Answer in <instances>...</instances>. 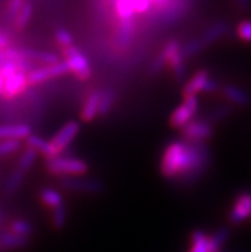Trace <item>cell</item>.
<instances>
[{
	"instance_id": "cell-1",
	"label": "cell",
	"mask_w": 251,
	"mask_h": 252,
	"mask_svg": "<svg viewBox=\"0 0 251 252\" xmlns=\"http://www.w3.org/2000/svg\"><path fill=\"white\" fill-rule=\"evenodd\" d=\"M212 154L207 144H191L183 140L167 145L160 159V174L166 179H177L190 185L207 172Z\"/></svg>"
},
{
	"instance_id": "cell-2",
	"label": "cell",
	"mask_w": 251,
	"mask_h": 252,
	"mask_svg": "<svg viewBox=\"0 0 251 252\" xmlns=\"http://www.w3.org/2000/svg\"><path fill=\"white\" fill-rule=\"evenodd\" d=\"M45 169L49 174L58 178H71L86 176L89 172V164L81 158L68 157L62 154L46 160Z\"/></svg>"
},
{
	"instance_id": "cell-3",
	"label": "cell",
	"mask_w": 251,
	"mask_h": 252,
	"mask_svg": "<svg viewBox=\"0 0 251 252\" xmlns=\"http://www.w3.org/2000/svg\"><path fill=\"white\" fill-rule=\"evenodd\" d=\"M62 57L63 62L67 64L68 72L73 74L77 80L81 82H86L91 78L92 68L89 58L76 45H72L70 48L62 49Z\"/></svg>"
},
{
	"instance_id": "cell-4",
	"label": "cell",
	"mask_w": 251,
	"mask_h": 252,
	"mask_svg": "<svg viewBox=\"0 0 251 252\" xmlns=\"http://www.w3.org/2000/svg\"><path fill=\"white\" fill-rule=\"evenodd\" d=\"M68 73L70 72H68L67 64L63 61L57 64H51V65H38L27 73V86L29 89L30 87H37L42 83L61 78Z\"/></svg>"
},
{
	"instance_id": "cell-5",
	"label": "cell",
	"mask_w": 251,
	"mask_h": 252,
	"mask_svg": "<svg viewBox=\"0 0 251 252\" xmlns=\"http://www.w3.org/2000/svg\"><path fill=\"white\" fill-rule=\"evenodd\" d=\"M80 131L81 126L78 122L70 121L67 122V123H64V125L58 129L57 133L51 137V140L49 141L53 158L58 157V155H62V154L64 153V150H66V149L73 142L74 138L78 136Z\"/></svg>"
},
{
	"instance_id": "cell-6",
	"label": "cell",
	"mask_w": 251,
	"mask_h": 252,
	"mask_svg": "<svg viewBox=\"0 0 251 252\" xmlns=\"http://www.w3.org/2000/svg\"><path fill=\"white\" fill-rule=\"evenodd\" d=\"M166 58L167 67L175 76L177 82H182L186 77V61L181 51V44L177 40H171L166 44L162 50Z\"/></svg>"
},
{
	"instance_id": "cell-7",
	"label": "cell",
	"mask_w": 251,
	"mask_h": 252,
	"mask_svg": "<svg viewBox=\"0 0 251 252\" xmlns=\"http://www.w3.org/2000/svg\"><path fill=\"white\" fill-rule=\"evenodd\" d=\"M197 110H199L197 96L183 97V101L172 112L171 117H169V126L175 129H181L192 119H195Z\"/></svg>"
},
{
	"instance_id": "cell-8",
	"label": "cell",
	"mask_w": 251,
	"mask_h": 252,
	"mask_svg": "<svg viewBox=\"0 0 251 252\" xmlns=\"http://www.w3.org/2000/svg\"><path fill=\"white\" fill-rule=\"evenodd\" d=\"M214 128L205 119H192L181 128L183 141L191 144H205V141L213 137Z\"/></svg>"
},
{
	"instance_id": "cell-9",
	"label": "cell",
	"mask_w": 251,
	"mask_h": 252,
	"mask_svg": "<svg viewBox=\"0 0 251 252\" xmlns=\"http://www.w3.org/2000/svg\"><path fill=\"white\" fill-rule=\"evenodd\" d=\"M136 19L118 21L113 33V44L118 51H127L136 35Z\"/></svg>"
},
{
	"instance_id": "cell-10",
	"label": "cell",
	"mask_w": 251,
	"mask_h": 252,
	"mask_svg": "<svg viewBox=\"0 0 251 252\" xmlns=\"http://www.w3.org/2000/svg\"><path fill=\"white\" fill-rule=\"evenodd\" d=\"M61 186L67 191L90 193V195L99 193V192H102L104 189V185L99 179L86 178L85 176L61 178Z\"/></svg>"
},
{
	"instance_id": "cell-11",
	"label": "cell",
	"mask_w": 251,
	"mask_h": 252,
	"mask_svg": "<svg viewBox=\"0 0 251 252\" xmlns=\"http://www.w3.org/2000/svg\"><path fill=\"white\" fill-rule=\"evenodd\" d=\"M251 218V191L241 192L233 201L228 213V220L232 225H240Z\"/></svg>"
},
{
	"instance_id": "cell-12",
	"label": "cell",
	"mask_w": 251,
	"mask_h": 252,
	"mask_svg": "<svg viewBox=\"0 0 251 252\" xmlns=\"http://www.w3.org/2000/svg\"><path fill=\"white\" fill-rule=\"evenodd\" d=\"M27 89H29V86H27V73L22 72V70H18L17 73L4 80L3 90H1L0 95L4 100H14L18 96L23 95L27 91Z\"/></svg>"
},
{
	"instance_id": "cell-13",
	"label": "cell",
	"mask_w": 251,
	"mask_h": 252,
	"mask_svg": "<svg viewBox=\"0 0 251 252\" xmlns=\"http://www.w3.org/2000/svg\"><path fill=\"white\" fill-rule=\"evenodd\" d=\"M32 127L27 123H4L0 125V141H25L31 136Z\"/></svg>"
},
{
	"instance_id": "cell-14",
	"label": "cell",
	"mask_w": 251,
	"mask_h": 252,
	"mask_svg": "<svg viewBox=\"0 0 251 252\" xmlns=\"http://www.w3.org/2000/svg\"><path fill=\"white\" fill-rule=\"evenodd\" d=\"M102 90H91L89 95L86 96L80 112L81 121L85 123H91L99 117V101H100Z\"/></svg>"
},
{
	"instance_id": "cell-15",
	"label": "cell",
	"mask_w": 251,
	"mask_h": 252,
	"mask_svg": "<svg viewBox=\"0 0 251 252\" xmlns=\"http://www.w3.org/2000/svg\"><path fill=\"white\" fill-rule=\"evenodd\" d=\"M210 73L207 69L197 70L194 76L183 85L182 89V97H188V96H197L199 94L204 93L205 85L209 81Z\"/></svg>"
},
{
	"instance_id": "cell-16",
	"label": "cell",
	"mask_w": 251,
	"mask_h": 252,
	"mask_svg": "<svg viewBox=\"0 0 251 252\" xmlns=\"http://www.w3.org/2000/svg\"><path fill=\"white\" fill-rule=\"evenodd\" d=\"M223 97L229 102V105L249 106L251 102V97L245 90L240 89L235 85H226L220 89Z\"/></svg>"
},
{
	"instance_id": "cell-17",
	"label": "cell",
	"mask_w": 251,
	"mask_h": 252,
	"mask_svg": "<svg viewBox=\"0 0 251 252\" xmlns=\"http://www.w3.org/2000/svg\"><path fill=\"white\" fill-rule=\"evenodd\" d=\"M227 32H228V23L224 21H216L213 25H210L199 38L203 42L204 48H207V46L215 44L223 36H226Z\"/></svg>"
},
{
	"instance_id": "cell-18",
	"label": "cell",
	"mask_w": 251,
	"mask_h": 252,
	"mask_svg": "<svg viewBox=\"0 0 251 252\" xmlns=\"http://www.w3.org/2000/svg\"><path fill=\"white\" fill-rule=\"evenodd\" d=\"M38 200L45 209L51 211L64 205L62 193L53 187H44L38 193Z\"/></svg>"
},
{
	"instance_id": "cell-19",
	"label": "cell",
	"mask_w": 251,
	"mask_h": 252,
	"mask_svg": "<svg viewBox=\"0 0 251 252\" xmlns=\"http://www.w3.org/2000/svg\"><path fill=\"white\" fill-rule=\"evenodd\" d=\"M30 242V238L17 236L12 232H4L0 234V251H14L25 249Z\"/></svg>"
},
{
	"instance_id": "cell-20",
	"label": "cell",
	"mask_w": 251,
	"mask_h": 252,
	"mask_svg": "<svg viewBox=\"0 0 251 252\" xmlns=\"http://www.w3.org/2000/svg\"><path fill=\"white\" fill-rule=\"evenodd\" d=\"M26 147H30L32 150H35L38 155H42L45 159H51L53 158V154H51L50 144H49L48 140H45L42 136L40 134L32 133L31 136L25 140Z\"/></svg>"
},
{
	"instance_id": "cell-21",
	"label": "cell",
	"mask_w": 251,
	"mask_h": 252,
	"mask_svg": "<svg viewBox=\"0 0 251 252\" xmlns=\"http://www.w3.org/2000/svg\"><path fill=\"white\" fill-rule=\"evenodd\" d=\"M34 12H35V8H34V4L31 1H27L26 0L23 3L22 8L19 10V13L17 14V17L13 21V27L16 31H23V30L29 26V23L31 22L32 17H34Z\"/></svg>"
},
{
	"instance_id": "cell-22",
	"label": "cell",
	"mask_w": 251,
	"mask_h": 252,
	"mask_svg": "<svg viewBox=\"0 0 251 252\" xmlns=\"http://www.w3.org/2000/svg\"><path fill=\"white\" fill-rule=\"evenodd\" d=\"M115 16L118 21L136 19V13L134 8V0H114L113 1Z\"/></svg>"
},
{
	"instance_id": "cell-23",
	"label": "cell",
	"mask_w": 251,
	"mask_h": 252,
	"mask_svg": "<svg viewBox=\"0 0 251 252\" xmlns=\"http://www.w3.org/2000/svg\"><path fill=\"white\" fill-rule=\"evenodd\" d=\"M117 100V94L114 90L104 89L100 94V101H99V117H107L111 112Z\"/></svg>"
},
{
	"instance_id": "cell-24",
	"label": "cell",
	"mask_w": 251,
	"mask_h": 252,
	"mask_svg": "<svg viewBox=\"0 0 251 252\" xmlns=\"http://www.w3.org/2000/svg\"><path fill=\"white\" fill-rule=\"evenodd\" d=\"M26 174L23 170L18 169V168H14L12 173L9 174L8 179H6L5 185H4V192H5V195H14L17 191L19 189V187L23 185L26 178Z\"/></svg>"
},
{
	"instance_id": "cell-25",
	"label": "cell",
	"mask_w": 251,
	"mask_h": 252,
	"mask_svg": "<svg viewBox=\"0 0 251 252\" xmlns=\"http://www.w3.org/2000/svg\"><path fill=\"white\" fill-rule=\"evenodd\" d=\"M229 230L219 229L213 234H208V249L209 252L222 251V246L228 241Z\"/></svg>"
},
{
	"instance_id": "cell-26",
	"label": "cell",
	"mask_w": 251,
	"mask_h": 252,
	"mask_svg": "<svg viewBox=\"0 0 251 252\" xmlns=\"http://www.w3.org/2000/svg\"><path fill=\"white\" fill-rule=\"evenodd\" d=\"M9 232L17 236L30 238V236L34 233V225L26 219H14L9 224Z\"/></svg>"
},
{
	"instance_id": "cell-27",
	"label": "cell",
	"mask_w": 251,
	"mask_h": 252,
	"mask_svg": "<svg viewBox=\"0 0 251 252\" xmlns=\"http://www.w3.org/2000/svg\"><path fill=\"white\" fill-rule=\"evenodd\" d=\"M188 252H209L208 249V234L197 229L191 234V247Z\"/></svg>"
},
{
	"instance_id": "cell-28",
	"label": "cell",
	"mask_w": 251,
	"mask_h": 252,
	"mask_svg": "<svg viewBox=\"0 0 251 252\" xmlns=\"http://www.w3.org/2000/svg\"><path fill=\"white\" fill-rule=\"evenodd\" d=\"M37 157H38V154L36 153L35 150H32V149H30V147H26L25 150H23V153L21 154V157H19L17 168L23 170L25 173H27L30 169H31L32 166L35 165Z\"/></svg>"
},
{
	"instance_id": "cell-29",
	"label": "cell",
	"mask_w": 251,
	"mask_h": 252,
	"mask_svg": "<svg viewBox=\"0 0 251 252\" xmlns=\"http://www.w3.org/2000/svg\"><path fill=\"white\" fill-rule=\"evenodd\" d=\"M232 114V105H219L213 109L209 114L207 115V118H204L207 122H209L210 125L213 126V123H218V122L223 121V119L228 118L229 115Z\"/></svg>"
},
{
	"instance_id": "cell-30",
	"label": "cell",
	"mask_w": 251,
	"mask_h": 252,
	"mask_svg": "<svg viewBox=\"0 0 251 252\" xmlns=\"http://www.w3.org/2000/svg\"><path fill=\"white\" fill-rule=\"evenodd\" d=\"M203 49H204V45L199 37L191 38V40H188L183 46H181V51H182V55H183L184 58V61L195 57V55H197L201 50H203Z\"/></svg>"
},
{
	"instance_id": "cell-31",
	"label": "cell",
	"mask_w": 251,
	"mask_h": 252,
	"mask_svg": "<svg viewBox=\"0 0 251 252\" xmlns=\"http://www.w3.org/2000/svg\"><path fill=\"white\" fill-rule=\"evenodd\" d=\"M67 209H66L64 205H62V206L51 211V225L57 230L63 229L66 227V224H67Z\"/></svg>"
},
{
	"instance_id": "cell-32",
	"label": "cell",
	"mask_w": 251,
	"mask_h": 252,
	"mask_svg": "<svg viewBox=\"0 0 251 252\" xmlns=\"http://www.w3.org/2000/svg\"><path fill=\"white\" fill-rule=\"evenodd\" d=\"M54 38H55V42L59 45V48L61 49L70 48V46L74 45L73 35H72L68 30L63 29V27H59V29L55 30Z\"/></svg>"
},
{
	"instance_id": "cell-33",
	"label": "cell",
	"mask_w": 251,
	"mask_h": 252,
	"mask_svg": "<svg viewBox=\"0 0 251 252\" xmlns=\"http://www.w3.org/2000/svg\"><path fill=\"white\" fill-rule=\"evenodd\" d=\"M22 144L18 141H0V158L9 157L21 150Z\"/></svg>"
},
{
	"instance_id": "cell-34",
	"label": "cell",
	"mask_w": 251,
	"mask_h": 252,
	"mask_svg": "<svg viewBox=\"0 0 251 252\" xmlns=\"http://www.w3.org/2000/svg\"><path fill=\"white\" fill-rule=\"evenodd\" d=\"M25 1L26 0H8L5 8V17L10 23H13V21H14V18L19 13Z\"/></svg>"
},
{
	"instance_id": "cell-35",
	"label": "cell",
	"mask_w": 251,
	"mask_h": 252,
	"mask_svg": "<svg viewBox=\"0 0 251 252\" xmlns=\"http://www.w3.org/2000/svg\"><path fill=\"white\" fill-rule=\"evenodd\" d=\"M236 35L244 42H251V21L246 19L237 25Z\"/></svg>"
},
{
	"instance_id": "cell-36",
	"label": "cell",
	"mask_w": 251,
	"mask_h": 252,
	"mask_svg": "<svg viewBox=\"0 0 251 252\" xmlns=\"http://www.w3.org/2000/svg\"><path fill=\"white\" fill-rule=\"evenodd\" d=\"M166 67H167L166 58H164L163 53L160 51L159 54L154 58L153 62H151V64H150L149 74L150 76H158V74H159L160 72H162V70L164 69Z\"/></svg>"
},
{
	"instance_id": "cell-37",
	"label": "cell",
	"mask_w": 251,
	"mask_h": 252,
	"mask_svg": "<svg viewBox=\"0 0 251 252\" xmlns=\"http://www.w3.org/2000/svg\"><path fill=\"white\" fill-rule=\"evenodd\" d=\"M134 8L136 16L137 14H146L149 13V10L153 9L150 0H134Z\"/></svg>"
},
{
	"instance_id": "cell-38",
	"label": "cell",
	"mask_w": 251,
	"mask_h": 252,
	"mask_svg": "<svg viewBox=\"0 0 251 252\" xmlns=\"http://www.w3.org/2000/svg\"><path fill=\"white\" fill-rule=\"evenodd\" d=\"M220 89H222L220 83L210 77L209 81H208L207 85H205V89H204L203 94H215V93H218V91H220Z\"/></svg>"
},
{
	"instance_id": "cell-39",
	"label": "cell",
	"mask_w": 251,
	"mask_h": 252,
	"mask_svg": "<svg viewBox=\"0 0 251 252\" xmlns=\"http://www.w3.org/2000/svg\"><path fill=\"white\" fill-rule=\"evenodd\" d=\"M169 1H171V0H150L153 9H155L156 12H159V10H162L163 8H166V6L169 4Z\"/></svg>"
},
{
	"instance_id": "cell-40",
	"label": "cell",
	"mask_w": 251,
	"mask_h": 252,
	"mask_svg": "<svg viewBox=\"0 0 251 252\" xmlns=\"http://www.w3.org/2000/svg\"><path fill=\"white\" fill-rule=\"evenodd\" d=\"M9 46H10L9 36L3 33V32H0V50L9 48Z\"/></svg>"
},
{
	"instance_id": "cell-41",
	"label": "cell",
	"mask_w": 251,
	"mask_h": 252,
	"mask_svg": "<svg viewBox=\"0 0 251 252\" xmlns=\"http://www.w3.org/2000/svg\"><path fill=\"white\" fill-rule=\"evenodd\" d=\"M236 1H237V6L242 12H246V10L250 9L251 0H236Z\"/></svg>"
},
{
	"instance_id": "cell-42",
	"label": "cell",
	"mask_w": 251,
	"mask_h": 252,
	"mask_svg": "<svg viewBox=\"0 0 251 252\" xmlns=\"http://www.w3.org/2000/svg\"><path fill=\"white\" fill-rule=\"evenodd\" d=\"M3 85H4L3 77H1V73H0V93H1V90H3Z\"/></svg>"
},
{
	"instance_id": "cell-43",
	"label": "cell",
	"mask_w": 251,
	"mask_h": 252,
	"mask_svg": "<svg viewBox=\"0 0 251 252\" xmlns=\"http://www.w3.org/2000/svg\"><path fill=\"white\" fill-rule=\"evenodd\" d=\"M3 219H4V213L1 210H0V221L3 220Z\"/></svg>"
},
{
	"instance_id": "cell-44",
	"label": "cell",
	"mask_w": 251,
	"mask_h": 252,
	"mask_svg": "<svg viewBox=\"0 0 251 252\" xmlns=\"http://www.w3.org/2000/svg\"><path fill=\"white\" fill-rule=\"evenodd\" d=\"M218 252H222V251H218Z\"/></svg>"
},
{
	"instance_id": "cell-45",
	"label": "cell",
	"mask_w": 251,
	"mask_h": 252,
	"mask_svg": "<svg viewBox=\"0 0 251 252\" xmlns=\"http://www.w3.org/2000/svg\"><path fill=\"white\" fill-rule=\"evenodd\" d=\"M250 219H251V218H250Z\"/></svg>"
}]
</instances>
